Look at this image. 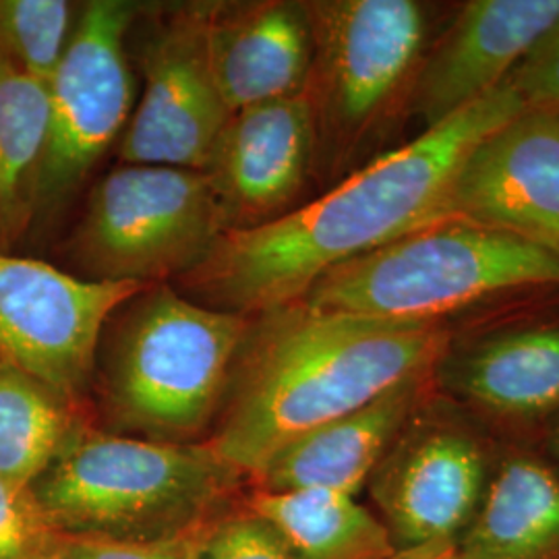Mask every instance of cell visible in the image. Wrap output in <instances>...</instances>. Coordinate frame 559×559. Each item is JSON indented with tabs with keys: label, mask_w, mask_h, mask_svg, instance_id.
<instances>
[{
	"label": "cell",
	"mask_w": 559,
	"mask_h": 559,
	"mask_svg": "<svg viewBox=\"0 0 559 559\" xmlns=\"http://www.w3.org/2000/svg\"><path fill=\"white\" fill-rule=\"evenodd\" d=\"M503 83L456 117L367 162L299 210L224 233L179 278L205 307L253 318L302 299L328 272L450 218L454 180L489 133L524 112Z\"/></svg>",
	"instance_id": "obj_1"
},
{
	"label": "cell",
	"mask_w": 559,
	"mask_h": 559,
	"mask_svg": "<svg viewBox=\"0 0 559 559\" xmlns=\"http://www.w3.org/2000/svg\"><path fill=\"white\" fill-rule=\"evenodd\" d=\"M441 323L378 320L288 302L251 318L207 445L245 475L448 355Z\"/></svg>",
	"instance_id": "obj_2"
},
{
	"label": "cell",
	"mask_w": 559,
	"mask_h": 559,
	"mask_svg": "<svg viewBox=\"0 0 559 559\" xmlns=\"http://www.w3.org/2000/svg\"><path fill=\"white\" fill-rule=\"evenodd\" d=\"M249 489L207 445L120 436L81 420L32 493L62 539L170 545Z\"/></svg>",
	"instance_id": "obj_3"
},
{
	"label": "cell",
	"mask_w": 559,
	"mask_h": 559,
	"mask_svg": "<svg viewBox=\"0 0 559 559\" xmlns=\"http://www.w3.org/2000/svg\"><path fill=\"white\" fill-rule=\"evenodd\" d=\"M115 316L98 357L108 431L170 443L207 440L251 318L205 307L166 284L143 288Z\"/></svg>",
	"instance_id": "obj_4"
},
{
	"label": "cell",
	"mask_w": 559,
	"mask_h": 559,
	"mask_svg": "<svg viewBox=\"0 0 559 559\" xmlns=\"http://www.w3.org/2000/svg\"><path fill=\"white\" fill-rule=\"evenodd\" d=\"M559 286V258L516 235L448 218L346 261L300 302L365 318L441 323L480 300Z\"/></svg>",
	"instance_id": "obj_5"
},
{
	"label": "cell",
	"mask_w": 559,
	"mask_h": 559,
	"mask_svg": "<svg viewBox=\"0 0 559 559\" xmlns=\"http://www.w3.org/2000/svg\"><path fill=\"white\" fill-rule=\"evenodd\" d=\"M305 4L313 34L305 96L316 122V164L340 168L411 104L429 21L415 0Z\"/></svg>",
	"instance_id": "obj_6"
},
{
	"label": "cell",
	"mask_w": 559,
	"mask_h": 559,
	"mask_svg": "<svg viewBox=\"0 0 559 559\" xmlns=\"http://www.w3.org/2000/svg\"><path fill=\"white\" fill-rule=\"evenodd\" d=\"M224 233L205 173L122 164L94 187L69 249L83 278L154 286L193 272Z\"/></svg>",
	"instance_id": "obj_7"
},
{
	"label": "cell",
	"mask_w": 559,
	"mask_h": 559,
	"mask_svg": "<svg viewBox=\"0 0 559 559\" xmlns=\"http://www.w3.org/2000/svg\"><path fill=\"white\" fill-rule=\"evenodd\" d=\"M143 288L0 251V360L81 406L108 321Z\"/></svg>",
	"instance_id": "obj_8"
},
{
	"label": "cell",
	"mask_w": 559,
	"mask_h": 559,
	"mask_svg": "<svg viewBox=\"0 0 559 559\" xmlns=\"http://www.w3.org/2000/svg\"><path fill=\"white\" fill-rule=\"evenodd\" d=\"M135 7L94 0L81 11L48 90L40 210L67 198L124 131L135 83L124 41Z\"/></svg>",
	"instance_id": "obj_9"
},
{
	"label": "cell",
	"mask_w": 559,
	"mask_h": 559,
	"mask_svg": "<svg viewBox=\"0 0 559 559\" xmlns=\"http://www.w3.org/2000/svg\"><path fill=\"white\" fill-rule=\"evenodd\" d=\"M489 483V450L466 423L429 399L369 479L380 520L399 549L459 543Z\"/></svg>",
	"instance_id": "obj_10"
},
{
	"label": "cell",
	"mask_w": 559,
	"mask_h": 559,
	"mask_svg": "<svg viewBox=\"0 0 559 559\" xmlns=\"http://www.w3.org/2000/svg\"><path fill=\"white\" fill-rule=\"evenodd\" d=\"M143 92L120 140L122 164L205 170L233 117L205 44V4L179 11L143 52Z\"/></svg>",
	"instance_id": "obj_11"
},
{
	"label": "cell",
	"mask_w": 559,
	"mask_h": 559,
	"mask_svg": "<svg viewBox=\"0 0 559 559\" xmlns=\"http://www.w3.org/2000/svg\"><path fill=\"white\" fill-rule=\"evenodd\" d=\"M450 218L516 235L559 258V115L524 110L468 154Z\"/></svg>",
	"instance_id": "obj_12"
},
{
	"label": "cell",
	"mask_w": 559,
	"mask_h": 559,
	"mask_svg": "<svg viewBox=\"0 0 559 559\" xmlns=\"http://www.w3.org/2000/svg\"><path fill=\"white\" fill-rule=\"evenodd\" d=\"M318 156L316 122L305 94L235 112L203 170L226 233L288 214Z\"/></svg>",
	"instance_id": "obj_13"
},
{
	"label": "cell",
	"mask_w": 559,
	"mask_h": 559,
	"mask_svg": "<svg viewBox=\"0 0 559 559\" xmlns=\"http://www.w3.org/2000/svg\"><path fill=\"white\" fill-rule=\"evenodd\" d=\"M559 20V0H471L420 62L411 108L433 129L489 96Z\"/></svg>",
	"instance_id": "obj_14"
},
{
	"label": "cell",
	"mask_w": 559,
	"mask_h": 559,
	"mask_svg": "<svg viewBox=\"0 0 559 559\" xmlns=\"http://www.w3.org/2000/svg\"><path fill=\"white\" fill-rule=\"evenodd\" d=\"M205 44L233 115L305 94L313 62L305 2L205 4Z\"/></svg>",
	"instance_id": "obj_15"
},
{
	"label": "cell",
	"mask_w": 559,
	"mask_h": 559,
	"mask_svg": "<svg viewBox=\"0 0 559 559\" xmlns=\"http://www.w3.org/2000/svg\"><path fill=\"white\" fill-rule=\"evenodd\" d=\"M436 371L402 381L380 399L302 436L270 460L249 487L332 489L357 498L404 427L433 396Z\"/></svg>",
	"instance_id": "obj_16"
},
{
	"label": "cell",
	"mask_w": 559,
	"mask_h": 559,
	"mask_svg": "<svg viewBox=\"0 0 559 559\" xmlns=\"http://www.w3.org/2000/svg\"><path fill=\"white\" fill-rule=\"evenodd\" d=\"M464 559H559V475L531 454L501 460L456 543Z\"/></svg>",
	"instance_id": "obj_17"
},
{
	"label": "cell",
	"mask_w": 559,
	"mask_h": 559,
	"mask_svg": "<svg viewBox=\"0 0 559 559\" xmlns=\"http://www.w3.org/2000/svg\"><path fill=\"white\" fill-rule=\"evenodd\" d=\"M471 404L501 419L533 420L559 411V325L487 340L441 371Z\"/></svg>",
	"instance_id": "obj_18"
},
{
	"label": "cell",
	"mask_w": 559,
	"mask_h": 559,
	"mask_svg": "<svg viewBox=\"0 0 559 559\" xmlns=\"http://www.w3.org/2000/svg\"><path fill=\"white\" fill-rule=\"evenodd\" d=\"M245 503L274 526L290 559H388L399 551L385 524L355 496L249 487Z\"/></svg>",
	"instance_id": "obj_19"
},
{
	"label": "cell",
	"mask_w": 559,
	"mask_h": 559,
	"mask_svg": "<svg viewBox=\"0 0 559 559\" xmlns=\"http://www.w3.org/2000/svg\"><path fill=\"white\" fill-rule=\"evenodd\" d=\"M48 90L0 55V251L9 253L40 212Z\"/></svg>",
	"instance_id": "obj_20"
},
{
	"label": "cell",
	"mask_w": 559,
	"mask_h": 559,
	"mask_svg": "<svg viewBox=\"0 0 559 559\" xmlns=\"http://www.w3.org/2000/svg\"><path fill=\"white\" fill-rule=\"evenodd\" d=\"M81 420V406L0 360L2 479L32 489L57 460Z\"/></svg>",
	"instance_id": "obj_21"
},
{
	"label": "cell",
	"mask_w": 559,
	"mask_h": 559,
	"mask_svg": "<svg viewBox=\"0 0 559 559\" xmlns=\"http://www.w3.org/2000/svg\"><path fill=\"white\" fill-rule=\"evenodd\" d=\"M64 0H0V55L48 85L75 29Z\"/></svg>",
	"instance_id": "obj_22"
},
{
	"label": "cell",
	"mask_w": 559,
	"mask_h": 559,
	"mask_svg": "<svg viewBox=\"0 0 559 559\" xmlns=\"http://www.w3.org/2000/svg\"><path fill=\"white\" fill-rule=\"evenodd\" d=\"M180 547L185 559H290L274 526L245 503V496L205 520Z\"/></svg>",
	"instance_id": "obj_23"
},
{
	"label": "cell",
	"mask_w": 559,
	"mask_h": 559,
	"mask_svg": "<svg viewBox=\"0 0 559 559\" xmlns=\"http://www.w3.org/2000/svg\"><path fill=\"white\" fill-rule=\"evenodd\" d=\"M60 539L32 489L0 477V559L48 558Z\"/></svg>",
	"instance_id": "obj_24"
},
{
	"label": "cell",
	"mask_w": 559,
	"mask_h": 559,
	"mask_svg": "<svg viewBox=\"0 0 559 559\" xmlns=\"http://www.w3.org/2000/svg\"><path fill=\"white\" fill-rule=\"evenodd\" d=\"M506 85L526 110L559 115V20L514 69Z\"/></svg>",
	"instance_id": "obj_25"
},
{
	"label": "cell",
	"mask_w": 559,
	"mask_h": 559,
	"mask_svg": "<svg viewBox=\"0 0 559 559\" xmlns=\"http://www.w3.org/2000/svg\"><path fill=\"white\" fill-rule=\"evenodd\" d=\"M64 559H185L179 543L170 545H115L102 540L60 539Z\"/></svg>",
	"instance_id": "obj_26"
},
{
	"label": "cell",
	"mask_w": 559,
	"mask_h": 559,
	"mask_svg": "<svg viewBox=\"0 0 559 559\" xmlns=\"http://www.w3.org/2000/svg\"><path fill=\"white\" fill-rule=\"evenodd\" d=\"M388 559H464L456 549V543L450 545H429V547H413V549H399L392 558Z\"/></svg>",
	"instance_id": "obj_27"
},
{
	"label": "cell",
	"mask_w": 559,
	"mask_h": 559,
	"mask_svg": "<svg viewBox=\"0 0 559 559\" xmlns=\"http://www.w3.org/2000/svg\"><path fill=\"white\" fill-rule=\"evenodd\" d=\"M551 445H554V450H556V454H558L559 459V420L558 425H556V429H554V436H551Z\"/></svg>",
	"instance_id": "obj_28"
},
{
	"label": "cell",
	"mask_w": 559,
	"mask_h": 559,
	"mask_svg": "<svg viewBox=\"0 0 559 559\" xmlns=\"http://www.w3.org/2000/svg\"><path fill=\"white\" fill-rule=\"evenodd\" d=\"M44 559H64V558H62V554H60V551H57V554H52V556H48V558H44Z\"/></svg>",
	"instance_id": "obj_29"
}]
</instances>
